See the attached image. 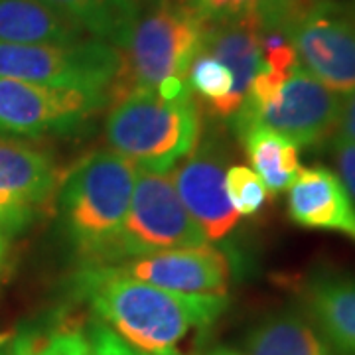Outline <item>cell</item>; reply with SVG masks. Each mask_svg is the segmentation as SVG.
Listing matches in <instances>:
<instances>
[{"label":"cell","instance_id":"52a82bcc","mask_svg":"<svg viewBox=\"0 0 355 355\" xmlns=\"http://www.w3.org/2000/svg\"><path fill=\"white\" fill-rule=\"evenodd\" d=\"M121 62V50L97 38L73 44L0 42V79L12 81L109 91Z\"/></svg>","mask_w":355,"mask_h":355},{"label":"cell","instance_id":"d6986e66","mask_svg":"<svg viewBox=\"0 0 355 355\" xmlns=\"http://www.w3.org/2000/svg\"><path fill=\"white\" fill-rule=\"evenodd\" d=\"M64 14L89 38H97L123 50L139 20L135 0H44Z\"/></svg>","mask_w":355,"mask_h":355},{"label":"cell","instance_id":"5b68a950","mask_svg":"<svg viewBox=\"0 0 355 355\" xmlns=\"http://www.w3.org/2000/svg\"><path fill=\"white\" fill-rule=\"evenodd\" d=\"M261 24L291 40L300 65L320 83L340 97L355 91V8L336 0H279Z\"/></svg>","mask_w":355,"mask_h":355},{"label":"cell","instance_id":"8992f818","mask_svg":"<svg viewBox=\"0 0 355 355\" xmlns=\"http://www.w3.org/2000/svg\"><path fill=\"white\" fill-rule=\"evenodd\" d=\"M205 243L202 229L196 225L178 196L172 174L139 170L132 200L109 265Z\"/></svg>","mask_w":355,"mask_h":355},{"label":"cell","instance_id":"d4e9b609","mask_svg":"<svg viewBox=\"0 0 355 355\" xmlns=\"http://www.w3.org/2000/svg\"><path fill=\"white\" fill-rule=\"evenodd\" d=\"M331 156L338 168V178L343 188L352 196L355 203V142L334 137L331 139Z\"/></svg>","mask_w":355,"mask_h":355},{"label":"cell","instance_id":"5bb4252c","mask_svg":"<svg viewBox=\"0 0 355 355\" xmlns=\"http://www.w3.org/2000/svg\"><path fill=\"white\" fill-rule=\"evenodd\" d=\"M304 304L340 355H355V279L336 272H318L306 280Z\"/></svg>","mask_w":355,"mask_h":355},{"label":"cell","instance_id":"7402d4cb","mask_svg":"<svg viewBox=\"0 0 355 355\" xmlns=\"http://www.w3.org/2000/svg\"><path fill=\"white\" fill-rule=\"evenodd\" d=\"M225 191L237 216H257L265 205L268 191L263 180L247 166H231L225 172Z\"/></svg>","mask_w":355,"mask_h":355},{"label":"cell","instance_id":"7a4b0ae2","mask_svg":"<svg viewBox=\"0 0 355 355\" xmlns=\"http://www.w3.org/2000/svg\"><path fill=\"white\" fill-rule=\"evenodd\" d=\"M139 168L113 150L81 158L58 188L60 227L81 266L111 263Z\"/></svg>","mask_w":355,"mask_h":355},{"label":"cell","instance_id":"44dd1931","mask_svg":"<svg viewBox=\"0 0 355 355\" xmlns=\"http://www.w3.org/2000/svg\"><path fill=\"white\" fill-rule=\"evenodd\" d=\"M16 355H89V338L69 320L44 330H18Z\"/></svg>","mask_w":355,"mask_h":355},{"label":"cell","instance_id":"9a60e30c","mask_svg":"<svg viewBox=\"0 0 355 355\" xmlns=\"http://www.w3.org/2000/svg\"><path fill=\"white\" fill-rule=\"evenodd\" d=\"M263 24L259 14L207 24L202 50L227 67L235 83V99L243 105L251 81L263 67Z\"/></svg>","mask_w":355,"mask_h":355},{"label":"cell","instance_id":"4fadbf2b","mask_svg":"<svg viewBox=\"0 0 355 355\" xmlns=\"http://www.w3.org/2000/svg\"><path fill=\"white\" fill-rule=\"evenodd\" d=\"M288 190V216L296 225L342 233L355 241V203L338 174L324 166L302 168Z\"/></svg>","mask_w":355,"mask_h":355},{"label":"cell","instance_id":"7c38bea8","mask_svg":"<svg viewBox=\"0 0 355 355\" xmlns=\"http://www.w3.org/2000/svg\"><path fill=\"white\" fill-rule=\"evenodd\" d=\"M113 266L132 279L186 294H225L231 277L227 254L209 243L148 254Z\"/></svg>","mask_w":355,"mask_h":355},{"label":"cell","instance_id":"ac0fdd59","mask_svg":"<svg viewBox=\"0 0 355 355\" xmlns=\"http://www.w3.org/2000/svg\"><path fill=\"white\" fill-rule=\"evenodd\" d=\"M251 162V170L263 180L268 196L288 190L300 174V148L265 125H245L235 130Z\"/></svg>","mask_w":355,"mask_h":355},{"label":"cell","instance_id":"3957f363","mask_svg":"<svg viewBox=\"0 0 355 355\" xmlns=\"http://www.w3.org/2000/svg\"><path fill=\"white\" fill-rule=\"evenodd\" d=\"M200 139L202 113L191 93L166 101L150 91H130L113 101L105 121L109 150L139 170L170 172L196 150Z\"/></svg>","mask_w":355,"mask_h":355},{"label":"cell","instance_id":"6da1fadb","mask_svg":"<svg viewBox=\"0 0 355 355\" xmlns=\"http://www.w3.org/2000/svg\"><path fill=\"white\" fill-rule=\"evenodd\" d=\"M69 288L97 322L148 355H176L178 343L191 330L214 326L229 306L227 294L166 291L113 265L79 266Z\"/></svg>","mask_w":355,"mask_h":355},{"label":"cell","instance_id":"f546056e","mask_svg":"<svg viewBox=\"0 0 355 355\" xmlns=\"http://www.w3.org/2000/svg\"><path fill=\"white\" fill-rule=\"evenodd\" d=\"M135 2H137V4H144V2H146V4H150V2H153V0H135Z\"/></svg>","mask_w":355,"mask_h":355},{"label":"cell","instance_id":"ba28073f","mask_svg":"<svg viewBox=\"0 0 355 355\" xmlns=\"http://www.w3.org/2000/svg\"><path fill=\"white\" fill-rule=\"evenodd\" d=\"M109 105V91L0 79V135H71Z\"/></svg>","mask_w":355,"mask_h":355},{"label":"cell","instance_id":"2e32d148","mask_svg":"<svg viewBox=\"0 0 355 355\" xmlns=\"http://www.w3.org/2000/svg\"><path fill=\"white\" fill-rule=\"evenodd\" d=\"M243 355H340L310 318L279 312L254 324L243 338Z\"/></svg>","mask_w":355,"mask_h":355},{"label":"cell","instance_id":"603a6c76","mask_svg":"<svg viewBox=\"0 0 355 355\" xmlns=\"http://www.w3.org/2000/svg\"><path fill=\"white\" fill-rule=\"evenodd\" d=\"M203 22L214 24L249 14H261L277 0H184Z\"/></svg>","mask_w":355,"mask_h":355},{"label":"cell","instance_id":"484cf974","mask_svg":"<svg viewBox=\"0 0 355 355\" xmlns=\"http://www.w3.org/2000/svg\"><path fill=\"white\" fill-rule=\"evenodd\" d=\"M336 137L355 142V91L345 95V99L342 101V111H340Z\"/></svg>","mask_w":355,"mask_h":355},{"label":"cell","instance_id":"30bf717a","mask_svg":"<svg viewBox=\"0 0 355 355\" xmlns=\"http://www.w3.org/2000/svg\"><path fill=\"white\" fill-rule=\"evenodd\" d=\"M60 172L50 156L12 139H0V225L20 233L58 193Z\"/></svg>","mask_w":355,"mask_h":355},{"label":"cell","instance_id":"e0dca14e","mask_svg":"<svg viewBox=\"0 0 355 355\" xmlns=\"http://www.w3.org/2000/svg\"><path fill=\"white\" fill-rule=\"evenodd\" d=\"M89 38L44 0H0V42L4 44H73Z\"/></svg>","mask_w":355,"mask_h":355},{"label":"cell","instance_id":"83f0119b","mask_svg":"<svg viewBox=\"0 0 355 355\" xmlns=\"http://www.w3.org/2000/svg\"><path fill=\"white\" fill-rule=\"evenodd\" d=\"M205 355H243L241 352L237 349H231V347H225V345H217V347H211Z\"/></svg>","mask_w":355,"mask_h":355},{"label":"cell","instance_id":"ffe728a7","mask_svg":"<svg viewBox=\"0 0 355 355\" xmlns=\"http://www.w3.org/2000/svg\"><path fill=\"white\" fill-rule=\"evenodd\" d=\"M186 83L191 95L202 99L209 113L216 116H233L241 107L235 99V83L231 71L207 51L200 50L193 58Z\"/></svg>","mask_w":355,"mask_h":355},{"label":"cell","instance_id":"8fae6325","mask_svg":"<svg viewBox=\"0 0 355 355\" xmlns=\"http://www.w3.org/2000/svg\"><path fill=\"white\" fill-rule=\"evenodd\" d=\"M225 158L219 140H200L172 176L180 200L207 243L223 241L239 223L225 191Z\"/></svg>","mask_w":355,"mask_h":355},{"label":"cell","instance_id":"4316f807","mask_svg":"<svg viewBox=\"0 0 355 355\" xmlns=\"http://www.w3.org/2000/svg\"><path fill=\"white\" fill-rule=\"evenodd\" d=\"M18 330L0 331V355H16Z\"/></svg>","mask_w":355,"mask_h":355},{"label":"cell","instance_id":"277c9868","mask_svg":"<svg viewBox=\"0 0 355 355\" xmlns=\"http://www.w3.org/2000/svg\"><path fill=\"white\" fill-rule=\"evenodd\" d=\"M207 22L184 0H153L150 10L130 32L121 50V69L109 89V101L130 91H150L170 81H186L193 58L200 53Z\"/></svg>","mask_w":355,"mask_h":355},{"label":"cell","instance_id":"f1b7e54d","mask_svg":"<svg viewBox=\"0 0 355 355\" xmlns=\"http://www.w3.org/2000/svg\"><path fill=\"white\" fill-rule=\"evenodd\" d=\"M4 253H6V237H4V229L0 225V265H2Z\"/></svg>","mask_w":355,"mask_h":355},{"label":"cell","instance_id":"9c48e42d","mask_svg":"<svg viewBox=\"0 0 355 355\" xmlns=\"http://www.w3.org/2000/svg\"><path fill=\"white\" fill-rule=\"evenodd\" d=\"M342 101L338 93L298 64L270 101L233 114V130L257 123L280 132L298 148H312L336 137Z\"/></svg>","mask_w":355,"mask_h":355},{"label":"cell","instance_id":"cb8c5ba5","mask_svg":"<svg viewBox=\"0 0 355 355\" xmlns=\"http://www.w3.org/2000/svg\"><path fill=\"white\" fill-rule=\"evenodd\" d=\"M89 355H148L130 347L114 331H111L101 322H93L89 328ZM180 355V354H176Z\"/></svg>","mask_w":355,"mask_h":355}]
</instances>
